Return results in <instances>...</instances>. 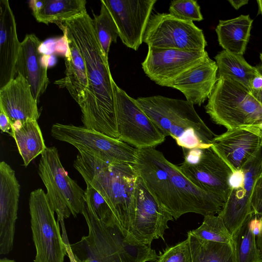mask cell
Wrapping results in <instances>:
<instances>
[{
  "label": "cell",
  "mask_w": 262,
  "mask_h": 262,
  "mask_svg": "<svg viewBox=\"0 0 262 262\" xmlns=\"http://www.w3.org/2000/svg\"><path fill=\"white\" fill-rule=\"evenodd\" d=\"M70 37L84 60L89 85L80 106L84 128L118 139L112 76L108 60L97 39L92 18L86 10L57 24Z\"/></svg>",
  "instance_id": "1"
},
{
  "label": "cell",
  "mask_w": 262,
  "mask_h": 262,
  "mask_svg": "<svg viewBox=\"0 0 262 262\" xmlns=\"http://www.w3.org/2000/svg\"><path fill=\"white\" fill-rule=\"evenodd\" d=\"M145 187L159 205L174 219L187 213L214 215L225 202L196 187L155 148L137 149L132 165Z\"/></svg>",
  "instance_id": "2"
},
{
  "label": "cell",
  "mask_w": 262,
  "mask_h": 262,
  "mask_svg": "<svg viewBox=\"0 0 262 262\" xmlns=\"http://www.w3.org/2000/svg\"><path fill=\"white\" fill-rule=\"evenodd\" d=\"M73 166L86 184L103 198L114 214L117 227L127 237L135 215L138 177L132 165L107 163L79 151Z\"/></svg>",
  "instance_id": "3"
},
{
  "label": "cell",
  "mask_w": 262,
  "mask_h": 262,
  "mask_svg": "<svg viewBox=\"0 0 262 262\" xmlns=\"http://www.w3.org/2000/svg\"><path fill=\"white\" fill-rule=\"evenodd\" d=\"M165 137L170 136L182 148L211 146L216 136L186 100L161 95L135 99Z\"/></svg>",
  "instance_id": "4"
},
{
  "label": "cell",
  "mask_w": 262,
  "mask_h": 262,
  "mask_svg": "<svg viewBox=\"0 0 262 262\" xmlns=\"http://www.w3.org/2000/svg\"><path fill=\"white\" fill-rule=\"evenodd\" d=\"M88 234L71 248L77 262L156 261L159 255L150 245L127 243L117 227H108L98 219L85 204L82 212Z\"/></svg>",
  "instance_id": "5"
},
{
  "label": "cell",
  "mask_w": 262,
  "mask_h": 262,
  "mask_svg": "<svg viewBox=\"0 0 262 262\" xmlns=\"http://www.w3.org/2000/svg\"><path fill=\"white\" fill-rule=\"evenodd\" d=\"M204 107L213 122L227 130L262 125V105L248 89L230 78H217Z\"/></svg>",
  "instance_id": "6"
},
{
  "label": "cell",
  "mask_w": 262,
  "mask_h": 262,
  "mask_svg": "<svg viewBox=\"0 0 262 262\" xmlns=\"http://www.w3.org/2000/svg\"><path fill=\"white\" fill-rule=\"evenodd\" d=\"M38 174L47 189L48 202L57 215L63 242H69L64 219L82 213L85 204L83 190L68 175L55 146L47 147L41 155Z\"/></svg>",
  "instance_id": "7"
},
{
  "label": "cell",
  "mask_w": 262,
  "mask_h": 262,
  "mask_svg": "<svg viewBox=\"0 0 262 262\" xmlns=\"http://www.w3.org/2000/svg\"><path fill=\"white\" fill-rule=\"evenodd\" d=\"M52 136L67 142L78 150L92 155L109 163L133 165L136 161L137 149L118 139L84 127L72 124H53Z\"/></svg>",
  "instance_id": "8"
},
{
  "label": "cell",
  "mask_w": 262,
  "mask_h": 262,
  "mask_svg": "<svg viewBox=\"0 0 262 262\" xmlns=\"http://www.w3.org/2000/svg\"><path fill=\"white\" fill-rule=\"evenodd\" d=\"M119 139L137 149L155 148L165 136L137 103L112 80Z\"/></svg>",
  "instance_id": "9"
},
{
  "label": "cell",
  "mask_w": 262,
  "mask_h": 262,
  "mask_svg": "<svg viewBox=\"0 0 262 262\" xmlns=\"http://www.w3.org/2000/svg\"><path fill=\"white\" fill-rule=\"evenodd\" d=\"M31 228L36 249L34 262H64L67 255L59 221L41 188L32 191L29 200Z\"/></svg>",
  "instance_id": "10"
},
{
  "label": "cell",
  "mask_w": 262,
  "mask_h": 262,
  "mask_svg": "<svg viewBox=\"0 0 262 262\" xmlns=\"http://www.w3.org/2000/svg\"><path fill=\"white\" fill-rule=\"evenodd\" d=\"M184 161L177 165L194 185L218 197L225 203L231 191L229 180L233 171L211 146L182 148Z\"/></svg>",
  "instance_id": "11"
},
{
  "label": "cell",
  "mask_w": 262,
  "mask_h": 262,
  "mask_svg": "<svg viewBox=\"0 0 262 262\" xmlns=\"http://www.w3.org/2000/svg\"><path fill=\"white\" fill-rule=\"evenodd\" d=\"M143 41L150 48L188 51H205L207 45L203 31L193 22L164 13L150 16Z\"/></svg>",
  "instance_id": "12"
},
{
  "label": "cell",
  "mask_w": 262,
  "mask_h": 262,
  "mask_svg": "<svg viewBox=\"0 0 262 262\" xmlns=\"http://www.w3.org/2000/svg\"><path fill=\"white\" fill-rule=\"evenodd\" d=\"M135 197L134 217L125 241L132 245H150L155 239H164L168 222L174 219L159 205L139 176Z\"/></svg>",
  "instance_id": "13"
},
{
  "label": "cell",
  "mask_w": 262,
  "mask_h": 262,
  "mask_svg": "<svg viewBox=\"0 0 262 262\" xmlns=\"http://www.w3.org/2000/svg\"><path fill=\"white\" fill-rule=\"evenodd\" d=\"M118 29L119 37L127 47L137 51L157 0H103Z\"/></svg>",
  "instance_id": "14"
},
{
  "label": "cell",
  "mask_w": 262,
  "mask_h": 262,
  "mask_svg": "<svg viewBox=\"0 0 262 262\" xmlns=\"http://www.w3.org/2000/svg\"><path fill=\"white\" fill-rule=\"evenodd\" d=\"M261 140V125L243 126L216 135L211 147L233 172L241 170L255 156Z\"/></svg>",
  "instance_id": "15"
},
{
  "label": "cell",
  "mask_w": 262,
  "mask_h": 262,
  "mask_svg": "<svg viewBox=\"0 0 262 262\" xmlns=\"http://www.w3.org/2000/svg\"><path fill=\"white\" fill-rule=\"evenodd\" d=\"M142 62L145 75L156 84L168 87L170 83L185 70L208 55L207 52L148 48Z\"/></svg>",
  "instance_id": "16"
},
{
  "label": "cell",
  "mask_w": 262,
  "mask_h": 262,
  "mask_svg": "<svg viewBox=\"0 0 262 262\" xmlns=\"http://www.w3.org/2000/svg\"><path fill=\"white\" fill-rule=\"evenodd\" d=\"M261 149L242 169L244 183L231 189L229 196L222 210L217 213L232 234L253 212L251 200L254 185L261 173Z\"/></svg>",
  "instance_id": "17"
},
{
  "label": "cell",
  "mask_w": 262,
  "mask_h": 262,
  "mask_svg": "<svg viewBox=\"0 0 262 262\" xmlns=\"http://www.w3.org/2000/svg\"><path fill=\"white\" fill-rule=\"evenodd\" d=\"M20 186L14 170L6 162L0 163V254L13 247Z\"/></svg>",
  "instance_id": "18"
},
{
  "label": "cell",
  "mask_w": 262,
  "mask_h": 262,
  "mask_svg": "<svg viewBox=\"0 0 262 262\" xmlns=\"http://www.w3.org/2000/svg\"><path fill=\"white\" fill-rule=\"evenodd\" d=\"M217 80L216 62L208 55L181 73L168 87L182 92L189 103L201 106L210 96Z\"/></svg>",
  "instance_id": "19"
},
{
  "label": "cell",
  "mask_w": 262,
  "mask_h": 262,
  "mask_svg": "<svg viewBox=\"0 0 262 262\" xmlns=\"http://www.w3.org/2000/svg\"><path fill=\"white\" fill-rule=\"evenodd\" d=\"M41 45L35 34H27L20 42L15 66V77L20 75L27 80L37 103L49 83L48 63L43 61V55L40 51Z\"/></svg>",
  "instance_id": "20"
},
{
  "label": "cell",
  "mask_w": 262,
  "mask_h": 262,
  "mask_svg": "<svg viewBox=\"0 0 262 262\" xmlns=\"http://www.w3.org/2000/svg\"><path fill=\"white\" fill-rule=\"evenodd\" d=\"M0 108L9 118L12 127L28 120H37L40 116L30 86L20 75L0 89Z\"/></svg>",
  "instance_id": "21"
},
{
  "label": "cell",
  "mask_w": 262,
  "mask_h": 262,
  "mask_svg": "<svg viewBox=\"0 0 262 262\" xmlns=\"http://www.w3.org/2000/svg\"><path fill=\"white\" fill-rule=\"evenodd\" d=\"M20 47L14 15L7 0L0 1V89L15 77Z\"/></svg>",
  "instance_id": "22"
},
{
  "label": "cell",
  "mask_w": 262,
  "mask_h": 262,
  "mask_svg": "<svg viewBox=\"0 0 262 262\" xmlns=\"http://www.w3.org/2000/svg\"><path fill=\"white\" fill-rule=\"evenodd\" d=\"M64 36L67 42L65 76L55 83L60 87L66 88L80 106L84 102L89 85L86 66L74 41L69 36Z\"/></svg>",
  "instance_id": "23"
},
{
  "label": "cell",
  "mask_w": 262,
  "mask_h": 262,
  "mask_svg": "<svg viewBox=\"0 0 262 262\" xmlns=\"http://www.w3.org/2000/svg\"><path fill=\"white\" fill-rule=\"evenodd\" d=\"M253 21L249 15L220 20L215 29L219 45L225 51L243 55L249 40Z\"/></svg>",
  "instance_id": "24"
},
{
  "label": "cell",
  "mask_w": 262,
  "mask_h": 262,
  "mask_svg": "<svg viewBox=\"0 0 262 262\" xmlns=\"http://www.w3.org/2000/svg\"><path fill=\"white\" fill-rule=\"evenodd\" d=\"M85 0H33L29 2L39 23L58 24L86 11Z\"/></svg>",
  "instance_id": "25"
},
{
  "label": "cell",
  "mask_w": 262,
  "mask_h": 262,
  "mask_svg": "<svg viewBox=\"0 0 262 262\" xmlns=\"http://www.w3.org/2000/svg\"><path fill=\"white\" fill-rule=\"evenodd\" d=\"M37 121L30 119L12 125L10 135L15 141L25 166L41 155L47 148Z\"/></svg>",
  "instance_id": "26"
},
{
  "label": "cell",
  "mask_w": 262,
  "mask_h": 262,
  "mask_svg": "<svg viewBox=\"0 0 262 262\" xmlns=\"http://www.w3.org/2000/svg\"><path fill=\"white\" fill-rule=\"evenodd\" d=\"M214 58L217 67V78L231 79L249 90L252 79L260 73L258 68L249 64L243 55L223 50Z\"/></svg>",
  "instance_id": "27"
},
{
  "label": "cell",
  "mask_w": 262,
  "mask_h": 262,
  "mask_svg": "<svg viewBox=\"0 0 262 262\" xmlns=\"http://www.w3.org/2000/svg\"><path fill=\"white\" fill-rule=\"evenodd\" d=\"M192 262H235L233 246L210 242L187 233Z\"/></svg>",
  "instance_id": "28"
},
{
  "label": "cell",
  "mask_w": 262,
  "mask_h": 262,
  "mask_svg": "<svg viewBox=\"0 0 262 262\" xmlns=\"http://www.w3.org/2000/svg\"><path fill=\"white\" fill-rule=\"evenodd\" d=\"M253 214L232 233L235 262H262V255L251 226Z\"/></svg>",
  "instance_id": "29"
},
{
  "label": "cell",
  "mask_w": 262,
  "mask_h": 262,
  "mask_svg": "<svg viewBox=\"0 0 262 262\" xmlns=\"http://www.w3.org/2000/svg\"><path fill=\"white\" fill-rule=\"evenodd\" d=\"M101 9L99 15L94 14L93 25L105 58L108 55L112 42H116L119 37L117 25L103 0L100 1Z\"/></svg>",
  "instance_id": "30"
},
{
  "label": "cell",
  "mask_w": 262,
  "mask_h": 262,
  "mask_svg": "<svg viewBox=\"0 0 262 262\" xmlns=\"http://www.w3.org/2000/svg\"><path fill=\"white\" fill-rule=\"evenodd\" d=\"M189 232L202 239L233 246L232 234L225 226L223 219L218 215L204 216L202 225Z\"/></svg>",
  "instance_id": "31"
},
{
  "label": "cell",
  "mask_w": 262,
  "mask_h": 262,
  "mask_svg": "<svg viewBox=\"0 0 262 262\" xmlns=\"http://www.w3.org/2000/svg\"><path fill=\"white\" fill-rule=\"evenodd\" d=\"M85 205L94 215L108 227H117L116 221L111 208L93 187L86 185L85 190Z\"/></svg>",
  "instance_id": "32"
},
{
  "label": "cell",
  "mask_w": 262,
  "mask_h": 262,
  "mask_svg": "<svg viewBox=\"0 0 262 262\" xmlns=\"http://www.w3.org/2000/svg\"><path fill=\"white\" fill-rule=\"evenodd\" d=\"M169 14L184 21H200L203 19L200 6L196 1L176 0L170 3Z\"/></svg>",
  "instance_id": "33"
},
{
  "label": "cell",
  "mask_w": 262,
  "mask_h": 262,
  "mask_svg": "<svg viewBox=\"0 0 262 262\" xmlns=\"http://www.w3.org/2000/svg\"><path fill=\"white\" fill-rule=\"evenodd\" d=\"M156 262H192L188 239L160 252Z\"/></svg>",
  "instance_id": "34"
},
{
  "label": "cell",
  "mask_w": 262,
  "mask_h": 262,
  "mask_svg": "<svg viewBox=\"0 0 262 262\" xmlns=\"http://www.w3.org/2000/svg\"><path fill=\"white\" fill-rule=\"evenodd\" d=\"M251 205L253 213L259 217L261 216L262 215V172L254 185Z\"/></svg>",
  "instance_id": "35"
},
{
  "label": "cell",
  "mask_w": 262,
  "mask_h": 262,
  "mask_svg": "<svg viewBox=\"0 0 262 262\" xmlns=\"http://www.w3.org/2000/svg\"><path fill=\"white\" fill-rule=\"evenodd\" d=\"M244 172L242 170L233 172L229 180L231 189L241 186L244 183Z\"/></svg>",
  "instance_id": "36"
},
{
  "label": "cell",
  "mask_w": 262,
  "mask_h": 262,
  "mask_svg": "<svg viewBox=\"0 0 262 262\" xmlns=\"http://www.w3.org/2000/svg\"><path fill=\"white\" fill-rule=\"evenodd\" d=\"M0 128L3 132L11 135L12 129V124L9 118L1 108H0Z\"/></svg>",
  "instance_id": "37"
},
{
  "label": "cell",
  "mask_w": 262,
  "mask_h": 262,
  "mask_svg": "<svg viewBox=\"0 0 262 262\" xmlns=\"http://www.w3.org/2000/svg\"><path fill=\"white\" fill-rule=\"evenodd\" d=\"M262 89V73L256 75L251 80L250 85V91H256Z\"/></svg>",
  "instance_id": "38"
},
{
  "label": "cell",
  "mask_w": 262,
  "mask_h": 262,
  "mask_svg": "<svg viewBox=\"0 0 262 262\" xmlns=\"http://www.w3.org/2000/svg\"><path fill=\"white\" fill-rule=\"evenodd\" d=\"M248 0H229L228 2L236 10L248 4Z\"/></svg>",
  "instance_id": "39"
},
{
  "label": "cell",
  "mask_w": 262,
  "mask_h": 262,
  "mask_svg": "<svg viewBox=\"0 0 262 262\" xmlns=\"http://www.w3.org/2000/svg\"><path fill=\"white\" fill-rule=\"evenodd\" d=\"M64 244L67 251V255L69 258L70 262H77L73 253L69 242L64 243Z\"/></svg>",
  "instance_id": "40"
},
{
  "label": "cell",
  "mask_w": 262,
  "mask_h": 262,
  "mask_svg": "<svg viewBox=\"0 0 262 262\" xmlns=\"http://www.w3.org/2000/svg\"><path fill=\"white\" fill-rule=\"evenodd\" d=\"M260 223H261V227L260 230L259 234L256 236V244L258 249L260 250L261 255H262V215L259 217Z\"/></svg>",
  "instance_id": "41"
},
{
  "label": "cell",
  "mask_w": 262,
  "mask_h": 262,
  "mask_svg": "<svg viewBox=\"0 0 262 262\" xmlns=\"http://www.w3.org/2000/svg\"><path fill=\"white\" fill-rule=\"evenodd\" d=\"M252 95L262 105V89L256 91H250Z\"/></svg>",
  "instance_id": "42"
},
{
  "label": "cell",
  "mask_w": 262,
  "mask_h": 262,
  "mask_svg": "<svg viewBox=\"0 0 262 262\" xmlns=\"http://www.w3.org/2000/svg\"><path fill=\"white\" fill-rule=\"evenodd\" d=\"M257 3L258 7V13L262 16V0H258Z\"/></svg>",
  "instance_id": "43"
},
{
  "label": "cell",
  "mask_w": 262,
  "mask_h": 262,
  "mask_svg": "<svg viewBox=\"0 0 262 262\" xmlns=\"http://www.w3.org/2000/svg\"><path fill=\"white\" fill-rule=\"evenodd\" d=\"M0 262H16L15 260L12 259H10L7 258H2L0 260Z\"/></svg>",
  "instance_id": "44"
},
{
  "label": "cell",
  "mask_w": 262,
  "mask_h": 262,
  "mask_svg": "<svg viewBox=\"0 0 262 262\" xmlns=\"http://www.w3.org/2000/svg\"><path fill=\"white\" fill-rule=\"evenodd\" d=\"M261 137H262V125H261ZM261 173L262 172V140H261Z\"/></svg>",
  "instance_id": "45"
},
{
  "label": "cell",
  "mask_w": 262,
  "mask_h": 262,
  "mask_svg": "<svg viewBox=\"0 0 262 262\" xmlns=\"http://www.w3.org/2000/svg\"><path fill=\"white\" fill-rule=\"evenodd\" d=\"M260 59L261 62V64H262V53H261L260 54Z\"/></svg>",
  "instance_id": "46"
}]
</instances>
